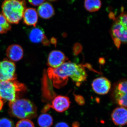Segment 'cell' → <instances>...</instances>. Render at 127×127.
<instances>
[{
    "instance_id": "16",
    "label": "cell",
    "mask_w": 127,
    "mask_h": 127,
    "mask_svg": "<svg viewBox=\"0 0 127 127\" xmlns=\"http://www.w3.org/2000/svg\"><path fill=\"white\" fill-rule=\"evenodd\" d=\"M37 123L40 127H50L53 124V119L50 114H42L38 117Z\"/></svg>"
},
{
    "instance_id": "23",
    "label": "cell",
    "mask_w": 127,
    "mask_h": 127,
    "mask_svg": "<svg viewBox=\"0 0 127 127\" xmlns=\"http://www.w3.org/2000/svg\"><path fill=\"white\" fill-rule=\"evenodd\" d=\"M4 102L2 98L0 97V111H1L4 106Z\"/></svg>"
},
{
    "instance_id": "4",
    "label": "cell",
    "mask_w": 127,
    "mask_h": 127,
    "mask_svg": "<svg viewBox=\"0 0 127 127\" xmlns=\"http://www.w3.org/2000/svg\"><path fill=\"white\" fill-rule=\"evenodd\" d=\"M26 91L25 85L16 79L0 81V97L9 103L13 102L18 99L20 94Z\"/></svg>"
},
{
    "instance_id": "21",
    "label": "cell",
    "mask_w": 127,
    "mask_h": 127,
    "mask_svg": "<svg viewBox=\"0 0 127 127\" xmlns=\"http://www.w3.org/2000/svg\"><path fill=\"white\" fill-rule=\"evenodd\" d=\"M29 3L35 6H40L45 2V0H29Z\"/></svg>"
},
{
    "instance_id": "7",
    "label": "cell",
    "mask_w": 127,
    "mask_h": 127,
    "mask_svg": "<svg viewBox=\"0 0 127 127\" xmlns=\"http://www.w3.org/2000/svg\"><path fill=\"white\" fill-rule=\"evenodd\" d=\"M16 78L15 63L7 59L0 61V81L15 80Z\"/></svg>"
},
{
    "instance_id": "5",
    "label": "cell",
    "mask_w": 127,
    "mask_h": 127,
    "mask_svg": "<svg viewBox=\"0 0 127 127\" xmlns=\"http://www.w3.org/2000/svg\"><path fill=\"white\" fill-rule=\"evenodd\" d=\"M111 34L118 48L122 43H127V12H122L115 18L111 27Z\"/></svg>"
},
{
    "instance_id": "18",
    "label": "cell",
    "mask_w": 127,
    "mask_h": 127,
    "mask_svg": "<svg viewBox=\"0 0 127 127\" xmlns=\"http://www.w3.org/2000/svg\"><path fill=\"white\" fill-rule=\"evenodd\" d=\"M11 29V26L4 16L0 14V33H6Z\"/></svg>"
},
{
    "instance_id": "6",
    "label": "cell",
    "mask_w": 127,
    "mask_h": 127,
    "mask_svg": "<svg viewBox=\"0 0 127 127\" xmlns=\"http://www.w3.org/2000/svg\"><path fill=\"white\" fill-rule=\"evenodd\" d=\"M113 96L117 104L127 108V79L121 80L115 85Z\"/></svg>"
},
{
    "instance_id": "11",
    "label": "cell",
    "mask_w": 127,
    "mask_h": 127,
    "mask_svg": "<svg viewBox=\"0 0 127 127\" xmlns=\"http://www.w3.org/2000/svg\"><path fill=\"white\" fill-rule=\"evenodd\" d=\"M29 37L32 42L34 43H42L45 45L49 44V42L46 37L45 32L41 28L34 27L30 31Z\"/></svg>"
},
{
    "instance_id": "15",
    "label": "cell",
    "mask_w": 127,
    "mask_h": 127,
    "mask_svg": "<svg viewBox=\"0 0 127 127\" xmlns=\"http://www.w3.org/2000/svg\"><path fill=\"white\" fill-rule=\"evenodd\" d=\"M37 14L43 19H49L55 14V10L52 5L49 2H44L39 6Z\"/></svg>"
},
{
    "instance_id": "14",
    "label": "cell",
    "mask_w": 127,
    "mask_h": 127,
    "mask_svg": "<svg viewBox=\"0 0 127 127\" xmlns=\"http://www.w3.org/2000/svg\"><path fill=\"white\" fill-rule=\"evenodd\" d=\"M23 18L25 24L28 26H32L35 27L38 21V14L36 10L34 8H26Z\"/></svg>"
},
{
    "instance_id": "9",
    "label": "cell",
    "mask_w": 127,
    "mask_h": 127,
    "mask_svg": "<svg viewBox=\"0 0 127 127\" xmlns=\"http://www.w3.org/2000/svg\"><path fill=\"white\" fill-rule=\"evenodd\" d=\"M67 58L63 53L61 51L55 50L50 53L48 58V65L51 68L59 67L65 63Z\"/></svg>"
},
{
    "instance_id": "17",
    "label": "cell",
    "mask_w": 127,
    "mask_h": 127,
    "mask_svg": "<svg viewBox=\"0 0 127 127\" xmlns=\"http://www.w3.org/2000/svg\"><path fill=\"white\" fill-rule=\"evenodd\" d=\"M101 6V2L100 0H87L84 1V6L87 10L90 12L97 11Z\"/></svg>"
},
{
    "instance_id": "10",
    "label": "cell",
    "mask_w": 127,
    "mask_h": 127,
    "mask_svg": "<svg viewBox=\"0 0 127 127\" xmlns=\"http://www.w3.org/2000/svg\"><path fill=\"white\" fill-rule=\"evenodd\" d=\"M111 118L114 123L119 126L127 124V108L123 107L115 108L111 114Z\"/></svg>"
},
{
    "instance_id": "22",
    "label": "cell",
    "mask_w": 127,
    "mask_h": 127,
    "mask_svg": "<svg viewBox=\"0 0 127 127\" xmlns=\"http://www.w3.org/2000/svg\"><path fill=\"white\" fill-rule=\"evenodd\" d=\"M55 127H69L67 124L64 122H61L58 123L55 125Z\"/></svg>"
},
{
    "instance_id": "20",
    "label": "cell",
    "mask_w": 127,
    "mask_h": 127,
    "mask_svg": "<svg viewBox=\"0 0 127 127\" xmlns=\"http://www.w3.org/2000/svg\"><path fill=\"white\" fill-rule=\"evenodd\" d=\"M14 123L10 119L7 118L0 119V127H14Z\"/></svg>"
},
{
    "instance_id": "8",
    "label": "cell",
    "mask_w": 127,
    "mask_h": 127,
    "mask_svg": "<svg viewBox=\"0 0 127 127\" xmlns=\"http://www.w3.org/2000/svg\"><path fill=\"white\" fill-rule=\"evenodd\" d=\"M93 91L99 95H104L109 92L111 88L110 81L106 78L100 77L94 79L92 84Z\"/></svg>"
},
{
    "instance_id": "12",
    "label": "cell",
    "mask_w": 127,
    "mask_h": 127,
    "mask_svg": "<svg viewBox=\"0 0 127 127\" xmlns=\"http://www.w3.org/2000/svg\"><path fill=\"white\" fill-rule=\"evenodd\" d=\"M70 101L69 98L65 96H57L53 100L52 108L57 112L62 113L67 110L70 107Z\"/></svg>"
},
{
    "instance_id": "19",
    "label": "cell",
    "mask_w": 127,
    "mask_h": 127,
    "mask_svg": "<svg viewBox=\"0 0 127 127\" xmlns=\"http://www.w3.org/2000/svg\"><path fill=\"white\" fill-rule=\"evenodd\" d=\"M16 127H35L34 123L30 119H22L18 121Z\"/></svg>"
},
{
    "instance_id": "3",
    "label": "cell",
    "mask_w": 127,
    "mask_h": 127,
    "mask_svg": "<svg viewBox=\"0 0 127 127\" xmlns=\"http://www.w3.org/2000/svg\"><path fill=\"white\" fill-rule=\"evenodd\" d=\"M2 12L8 22L17 24L23 18L26 9L25 1L7 0L3 2L1 6Z\"/></svg>"
},
{
    "instance_id": "2",
    "label": "cell",
    "mask_w": 127,
    "mask_h": 127,
    "mask_svg": "<svg viewBox=\"0 0 127 127\" xmlns=\"http://www.w3.org/2000/svg\"><path fill=\"white\" fill-rule=\"evenodd\" d=\"M11 116L21 119L35 118L37 115L36 107L33 103L26 99H18L9 103Z\"/></svg>"
},
{
    "instance_id": "1",
    "label": "cell",
    "mask_w": 127,
    "mask_h": 127,
    "mask_svg": "<svg viewBox=\"0 0 127 127\" xmlns=\"http://www.w3.org/2000/svg\"><path fill=\"white\" fill-rule=\"evenodd\" d=\"M48 74L57 86L61 83L62 85L65 84L69 77L79 84L86 81L87 76L84 67L71 62L65 63L58 68H49Z\"/></svg>"
},
{
    "instance_id": "13",
    "label": "cell",
    "mask_w": 127,
    "mask_h": 127,
    "mask_svg": "<svg viewBox=\"0 0 127 127\" xmlns=\"http://www.w3.org/2000/svg\"><path fill=\"white\" fill-rule=\"evenodd\" d=\"M7 57L12 62H17L22 59L23 50L20 46L14 44L9 46L6 50Z\"/></svg>"
}]
</instances>
